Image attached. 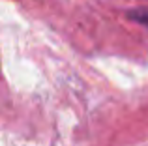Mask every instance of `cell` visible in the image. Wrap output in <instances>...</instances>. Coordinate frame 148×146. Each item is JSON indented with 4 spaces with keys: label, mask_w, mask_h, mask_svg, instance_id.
<instances>
[{
    "label": "cell",
    "mask_w": 148,
    "mask_h": 146,
    "mask_svg": "<svg viewBox=\"0 0 148 146\" xmlns=\"http://www.w3.org/2000/svg\"><path fill=\"white\" fill-rule=\"evenodd\" d=\"M127 17H130L131 21L143 25L145 28H148V8H137V10H131L130 13H127Z\"/></svg>",
    "instance_id": "1"
}]
</instances>
